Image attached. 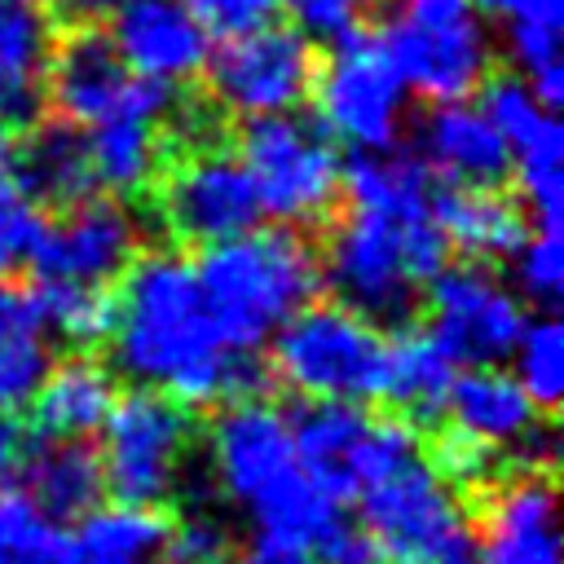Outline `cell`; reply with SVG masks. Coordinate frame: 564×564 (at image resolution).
<instances>
[{"label":"cell","mask_w":564,"mask_h":564,"mask_svg":"<svg viewBox=\"0 0 564 564\" xmlns=\"http://www.w3.org/2000/svg\"><path fill=\"white\" fill-rule=\"evenodd\" d=\"M40 445L44 436L31 427V419H22L18 410H0V489L22 485V471L31 467Z\"/></svg>","instance_id":"obj_38"},{"label":"cell","mask_w":564,"mask_h":564,"mask_svg":"<svg viewBox=\"0 0 564 564\" xmlns=\"http://www.w3.org/2000/svg\"><path fill=\"white\" fill-rule=\"evenodd\" d=\"M516 357V383L529 392V401L551 414L564 397V326L555 313L524 317V330L511 348Z\"/></svg>","instance_id":"obj_32"},{"label":"cell","mask_w":564,"mask_h":564,"mask_svg":"<svg viewBox=\"0 0 564 564\" xmlns=\"http://www.w3.org/2000/svg\"><path fill=\"white\" fill-rule=\"evenodd\" d=\"M163 216L176 238L212 247L256 229L264 207L238 154L203 150L163 176Z\"/></svg>","instance_id":"obj_11"},{"label":"cell","mask_w":564,"mask_h":564,"mask_svg":"<svg viewBox=\"0 0 564 564\" xmlns=\"http://www.w3.org/2000/svg\"><path fill=\"white\" fill-rule=\"evenodd\" d=\"M379 44L405 93L432 106L467 101L489 75V40L471 0H401V13L379 31Z\"/></svg>","instance_id":"obj_4"},{"label":"cell","mask_w":564,"mask_h":564,"mask_svg":"<svg viewBox=\"0 0 564 564\" xmlns=\"http://www.w3.org/2000/svg\"><path fill=\"white\" fill-rule=\"evenodd\" d=\"M507 44L520 66V79L560 66V26L555 22H507Z\"/></svg>","instance_id":"obj_37"},{"label":"cell","mask_w":564,"mask_h":564,"mask_svg":"<svg viewBox=\"0 0 564 564\" xmlns=\"http://www.w3.org/2000/svg\"><path fill=\"white\" fill-rule=\"evenodd\" d=\"M405 225L370 216V212H348L330 229L326 256H317L322 286L335 291V304L352 308L379 330L383 326L401 330L414 317L419 282L405 260Z\"/></svg>","instance_id":"obj_8"},{"label":"cell","mask_w":564,"mask_h":564,"mask_svg":"<svg viewBox=\"0 0 564 564\" xmlns=\"http://www.w3.org/2000/svg\"><path fill=\"white\" fill-rule=\"evenodd\" d=\"M238 159L260 194L264 216L282 225H313L339 198V154L335 141L295 115L247 119L238 137Z\"/></svg>","instance_id":"obj_6"},{"label":"cell","mask_w":564,"mask_h":564,"mask_svg":"<svg viewBox=\"0 0 564 564\" xmlns=\"http://www.w3.org/2000/svg\"><path fill=\"white\" fill-rule=\"evenodd\" d=\"M357 498H361V529L375 538L383 560L397 564L432 551L436 542L463 529V511L449 485L423 458H410L392 476L366 485Z\"/></svg>","instance_id":"obj_13"},{"label":"cell","mask_w":564,"mask_h":564,"mask_svg":"<svg viewBox=\"0 0 564 564\" xmlns=\"http://www.w3.org/2000/svg\"><path fill=\"white\" fill-rule=\"evenodd\" d=\"M167 533L163 507H93L66 529V564H159Z\"/></svg>","instance_id":"obj_27"},{"label":"cell","mask_w":564,"mask_h":564,"mask_svg":"<svg viewBox=\"0 0 564 564\" xmlns=\"http://www.w3.org/2000/svg\"><path fill=\"white\" fill-rule=\"evenodd\" d=\"M313 110L317 128L330 141H344L357 150H392L401 132L405 110V84L392 70L383 44L366 26H348L335 35L330 53L317 57L313 79Z\"/></svg>","instance_id":"obj_5"},{"label":"cell","mask_w":564,"mask_h":564,"mask_svg":"<svg viewBox=\"0 0 564 564\" xmlns=\"http://www.w3.org/2000/svg\"><path fill=\"white\" fill-rule=\"evenodd\" d=\"M44 516H53L57 524H70L79 516H88L93 507H101V458L88 441H48L35 449L31 467L22 471L18 485Z\"/></svg>","instance_id":"obj_29"},{"label":"cell","mask_w":564,"mask_h":564,"mask_svg":"<svg viewBox=\"0 0 564 564\" xmlns=\"http://www.w3.org/2000/svg\"><path fill=\"white\" fill-rule=\"evenodd\" d=\"M53 26L35 4L0 9V128L26 132L44 110V62Z\"/></svg>","instance_id":"obj_26"},{"label":"cell","mask_w":564,"mask_h":564,"mask_svg":"<svg viewBox=\"0 0 564 564\" xmlns=\"http://www.w3.org/2000/svg\"><path fill=\"white\" fill-rule=\"evenodd\" d=\"M194 419L181 401H172L159 388H132L115 401L110 419L101 423V485L115 502L128 507H163L185 445H189Z\"/></svg>","instance_id":"obj_7"},{"label":"cell","mask_w":564,"mask_h":564,"mask_svg":"<svg viewBox=\"0 0 564 564\" xmlns=\"http://www.w3.org/2000/svg\"><path fill=\"white\" fill-rule=\"evenodd\" d=\"M185 13L198 22L207 40H234L256 26H264L278 9V0H181Z\"/></svg>","instance_id":"obj_36"},{"label":"cell","mask_w":564,"mask_h":564,"mask_svg":"<svg viewBox=\"0 0 564 564\" xmlns=\"http://www.w3.org/2000/svg\"><path fill=\"white\" fill-rule=\"evenodd\" d=\"M317 564H383V551L375 546V538L361 529V520L339 516L335 529L313 546Z\"/></svg>","instance_id":"obj_40"},{"label":"cell","mask_w":564,"mask_h":564,"mask_svg":"<svg viewBox=\"0 0 564 564\" xmlns=\"http://www.w3.org/2000/svg\"><path fill=\"white\" fill-rule=\"evenodd\" d=\"M520 330V300L480 264H454L427 282V335L454 366H498Z\"/></svg>","instance_id":"obj_10"},{"label":"cell","mask_w":564,"mask_h":564,"mask_svg":"<svg viewBox=\"0 0 564 564\" xmlns=\"http://www.w3.org/2000/svg\"><path fill=\"white\" fill-rule=\"evenodd\" d=\"M423 163L445 185H471V189H502L511 176V145L502 132L485 119L480 106L445 101L423 123Z\"/></svg>","instance_id":"obj_21"},{"label":"cell","mask_w":564,"mask_h":564,"mask_svg":"<svg viewBox=\"0 0 564 564\" xmlns=\"http://www.w3.org/2000/svg\"><path fill=\"white\" fill-rule=\"evenodd\" d=\"M454 361L436 348L427 330L401 326L397 339H388V375H383V405H392L397 419H405L414 432L423 423H436L449 401Z\"/></svg>","instance_id":"obj_28"},{"label":"cell","mask_w":564,"mask_h":564,"mask_svg":"<svg viewBox=\"0 0 564 564\" xmlns=\"http://www.w3.org/2000/svg\"><path fill=\"white\" fill-rule=\"evenodd\" d=\"M62 9H70L79 22H88V18H97V13H106V9H115L119 0H57Z\"/></svg>","instance_id":"obj_44"},{"label":"cell","mask_w":564,"mask_h":564,"mask_svg":"<svg viewBox=\"0 0 564 564\" xmlns=\"http://www.w3.org/2000/svg\"><path fill=\"white\" fill-rule=\"evenodd\" d=\"M203 79L212 97L242 119L291 115L313 93L317 48L304 31L264 22L247 35H234L207 48Z\"/></svg>","instance_id":"obj_9"},{"label":"cell","mask_w":564,"mask_h":564,"mask_svg":"<svg viewBox=\"0 0 564 564\" xmlns=\"http://www.w3.org/2000/svg\"><path fill=\"white\" fill-rule=\"evenodd\" d=\"M291 445L300 471L330 498V502H352L361 480V445L375 423V414L361 401H300L291 414Z\"/></svg>","instance_id":"obj_18"},{"label":"cell","mask_w":564,"mask_h":564,"mask_svg":"<svg viewBox=\"0 0 564 564\" xmlns=\"http://www.w3.org/2000/svg\"><path fill=\"white\" fill-rule=\"evenodd\" d=\"M516 282L542 313H555L560 291H564V242H560V229H533L524 238V247L516 251Z\"/></svg>","instance_id":"obj_34"},{"label":"cell","mask_w":564,"mask_h":564,"mask_svg":"<svg viewBox=\"0 0 564 564\" xmlns=\"http://www.w3.org/2000/svg\"><path fill=\"white\" fill-rule=\"evenodd\" d=\"M480 564H560L555 485L542 471H524L502 485L480 520Z\"/></svg>","instance_id":"obj_20"},{"label":"cell","mask_w":564,"mask_h":564,"mask_svg":"<svg viewBox=\"0 0 564 564\" xmlns=\"http://www.w3.org/2000/svg\"><path fill=\"white\" fill-rule=\"evenodd\" d=\"M110 40L137 79L181 84L203 75L212 40L185 13L181 0H119Z\"/></svg>","instance_id":"obj_16"},{"label":"cell","mask_w":564,"mask_h":564,"mask_svg":"<svg viewBox=\"0 0 564 564\" xmlns=\"http://www.w3.org/2000/svg\"><path fill=\"white\" fill-rule=\"evenodd\" d=\"M22 300L40 330L84 348H97L115 330V291L110 286H79L62 278H31L22 286Z\"/></svg>","instance_id":"obj_30"},{"label":"cell","mask_w":564,"mask_h":564,"mask_svg":"<svg viewBox=\"0 0 564 564\" xmlns=\"http://www.w3.org/2000/svg\"><path fill=\"white\" fill-rule=\"evenodd\" d=\"M485 13H498L507 22H555L564 18V0H471Z\"/></svg>","instance_id":"obj_41"},{"label":"cell","mask_w":564,"mask_h":564,"mask_svg":"<svg viewBox=\"0 0 564 564\" xmlns=\"http://www.w3.org/2000/svg\"><path fill=\"white\" fill-rule=\"evenodd\" d=\"M0 564H66V524L22 489H0Z\"/></svg>","instance_id":"obj_33"},{"label":"cell","mask_w":564,"mask_h":564,"mask_svg":"<svg viewBox=\"0 0 564 564\" xmlns=\"http://www.w3.org/2000/svg\"><path fill=\"white\" fill-rule=\"evenodd\" d=\"M339 194H348V212H370L383 220H419L432 212V172L410 150H357L339 163Z\"/></svg>","instance_id":"obj_25"},{"label":"cell","mask_w":564,"mask_h":564,"mask_svg":"<svg viewBox=\"0 0 564 564\" xmlns=\"http://www.w3.org/2000/svg\"><path fill=\"white\" fill-rule=\"evenodd\" d=\"M194 273L225 344L242 352H256L322 291L317 247L295 225H256L212 242L194 260Z\"/></svg>","instance_id":"obj_2"},{"label":"cell","mask_w":564,"mask_h":564,"mask_svg":"<svg viewBox=\"0 0 564 564\" xmlns=\"http://www.w3.org/2000/svg\"><path fill=\"white\" fill-rule=\"evenodd\" d=\"M119 401V383L110 375V366H101L88 352L62 357L57 366H48V375L40 379L31 405V427L48 441H88L101 432V423L110 419Z\"/></svg>","instance_id":"obj_23"},{"label":"cell","mask_w":564,"mask_h":564,"mask_svg":"<svg viewBox=\"0 0 564 564\" xmlns=\"http://www.w3.org/2000/svg\"><path fill=\"white\" fill-rule=\"evenodd\" d=\"M172 110V84H154V79H132L128 88V101L84 128L88 137V167H93V181L110 194H132L141 189L154 167H159V123L163 115Z\"/></svg>","instance_id":"obj_17"},{"label":"cell","mask_w":564,"mask_h":564,"mask_svg":"<svg viewBox=\"0 0 564 564\" xmlns=\"http://www.w3.org/2000/svg\"><path fill=\"white\" fill-rule=\"evenodd\" d=\"M13 4H35V0H0V9H13Z\"/></svg>","instance_id":"obj_45"},{"label":"cell","mask_w":564,"mask_h":564,"mask_svg":"<svg viewBox=\"0 0 564 564\" xmlns=\"http://www.w3.org/2000/svg\"><path fill=\"white\" fill-rule=\"evenodd\" d=\"M207 564H229V560H207Z\"/></svg>","instance_id":"obj_46"},{"label":"cell","mask_w":564,"mask_h":564,"mask_svg":"<svg viewBox=\"0 0 564 564\" xmlns=\"http://www.w3.org/2000/svg\"><path fill=\"white\" fill-rule=\"evenodd\" d=\"M212 463L225 494L238 507H251L291 471H300L286 414L264 397L220 405V414L212 419Z\"/></svg>","instance_id":"obj_14"},{"label":"cell","mask_w":564,"mask_h":564,"mask_svg":"<svg viewBox=\"0 0 564 564\" xmlns=\"http://www.w3.org/2000/svg\"><path fill=\"white\" fill-rule=\"evenodd\" d=\"M106 344L123 375L167 392L185 410L264 397L269 388V366L256 352L225 344L194 264L172 251L137 256L128 264Z\"/></svg>","instance_id":"obj_1"},{"label":"cell","mask_w":564,"mask_h":564,"mask_svg":"<svg viewBox=\"0 0 564 564\" xmlns=\"http://www.w3.org/2000/svg\"><path fill=\"white\" fill-rule=\"evenodd\" d=\"M53 357L44 344V330L35 326L22 286L0 282V410H22L40 379L48 375Z\"/></svg>","instance_id":"obj_31"},{"label":"cell","mask_w":564,"mask_h":564,"mask_svg":"<svg viewBox=\"0 0 564 564\" xmlns=\"http://www.w3.org/2000/svg\"><path fill=\"white\" fill-rule=\"evenodd\" d=\"M238 564H317V555H313V551H304V546H291V542L256 538Z\"/></svg>","instance_id":"obj_42"},{"label":"cell","mask_w":564,"mask_h":564,"mask_svg":"<svg viewBox=\"0 0 564 564\" xmlns=\"http://www.w3.org/2000/svg\"><path fill=\"white\" fill-rule=\"evenodd\" d=\"M13 185L35 207H70L93 198L97 181L88 167V137L66 119H35L13 145Z\"/></svg>","instance_id":"obj_22"},{"label":"cell","mask_w":564,"mask_h":564,"mask_svg":"<svg viewBox=\"0 0 564 564\" xmlns=\"http://www.w3.org/2000/svg\"><path fill=\"white\" fill-rule=\"evenodd\" d=\"M40 229H44V212L13 181H0V282L31 260Z\"/></svg>","instance_id":"obj_35"},{"label":"cell","mask_w":564,"mask_h":564,"mask_svg":"<svg viewBox=\"0 0 564 564\" xmlns=\"http://www.w3.org/2000/svg\"><path fill=\"white\" fill-rule=\"evenodd\" d=\"M44 79H48V101H53L57 119H66L75 128H93L128 101V88L137 75L123 66L110 31L79 22L53 40Z\"/></svg>","instance_id":"obj_15"},{"label":"cell","mask_w":564,"mask_h":564,"mask_svg":"<svg viewBox=\"0 0 564 564\" xmlns=\"http://www.w3.org/2000/svg\"><path fill=\"white\" fill-rule=\"evenodd\" d=\"M269 375L300 401H379L388 375V339L379 326L335 300L304 304L273 330Z\"/></svg>","instance_id":"obj_3"},{"label":"cell","mask_w":564,"mask_h":564,"mask_svg":"<svg viewBox=\"0 0 564 564\" xmlns=\"http://www.w3.org/2000/svg\"><path fill=\"white\" fill-rule=\"evenodd\" d=\"M137 260V225L115 198H84L44 220L31 269L35 278H62L79 286H110Z\"/></svg>","instance_id":"obj_12"},{"label":"cell","mask_w":564,"mask_h":564,"mask_svg":"<svg viewBox=\"0 0 564 564\" xmlns=\"http://www.w3.org/2000/svg\"><path fill=\"white\" fill-rule=\"evenodd\" d=\"M278 4L295 18V31L317 35V40H335L348 26H357L366 0H278Z\"/></svg>","instance_id":"obj_39"},{"label":"cell","mask_w":564,"mask_h":564,"mask_svg":"<svg viewBox=\"0 0 564 564\" xmlns=\"http://www.w3.org/2000/svg\"><path fill=\"white\" fill-rule=\"evenodd\" d=\"M405 564H480V560H476L471 533L458 529V533H449L445 542H436L432 551H423V555H414V560H405Z\"/></svg>","instance_id":"obj_43"},{"label":"cell","mask_w":564,"mask_h":564,"mask_svg":"<svg viewBox=\"0 0 564 564\" xmlns=\"http://www.w3.org/2000/svg\"><path fill=\"white\" fill-rule=\"evenodd\" d=\"M449 419H454V432L494 449V445H524L529 454L533 449H546L551 445V432L538 423L542 410L529 401V392L516 383V375L498 370V366H467L454 375L449 383V401H445Z\"/></svg>","instance_id":"obj_19"},{"label":"cell","mask_w":564,"mask_h":564,"mask_svg":"<svg viewBox=\"0 0 564 564\" xmlns=\"http://www.w3.org/2000/svg\"><path fill=\"white\" fill-rule=\"evenodd\" d=\"M432 220L445 234L449 251L467 256L471 264L507 260L524 247L529 220L516 198L502 189H471V185H445L432 194Z\"/></svg>","instance_id":"obj_24"}]
</instances>
